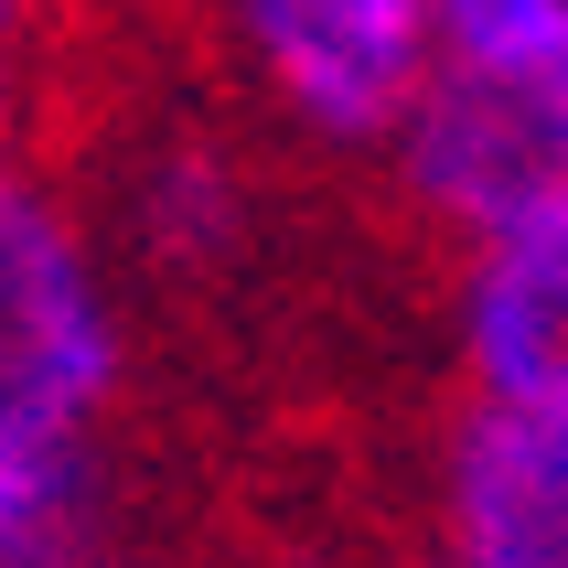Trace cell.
<instances>
[{"instance_id": "6da1fadb", "label": "cell", "mask_w": 568, "mask_h": 568, "mask_svg": "<svg viewBox=\"0 0 568 568\" xmlns=\"http://www.w3.org/2000/svg\"><path fill=\"white\" fill-rule=\"evenodd\" d=\"M129 376L140 312L97 193L0 129V450H108Z\"/></svg>"}, {"instance_id": "7a4b0ae2", "label": "cell", "mask_w": 568, "mask_h": 568, "mask_svg": "<svg viewBox=\"0 0 568 568\" xmlns=\"http://www.w3.org/2000/svg\"><path fill=\"white\" fill-rule=\"evenodd\" d=\"M386 172L418 225L450 247H515L568 225V32L526 43H440V75L418 87L408 129L386 140Z\"/></svg>"}, {"instance_id": "3957f363", "label": "cell", "mask_w": 568, "mask_h": 568, "mask_svg": "<svg viewBox=\"0 0 568 568\" xmlns=\"http://www.w3.org/2000/svg\"><path fill=\"white\" fill-rule=\"evenodd\" d=\"M225 87L333 161H386L440 75V0H193Z\"/></svg>"}, {"instance_id": "277c9868", "label": "cell", "mask_w": 568, "mask_h": 568, "mask_svg": "<svg viewBox=\"0 0 568 568\" xmlns=\"http://www.w3.org/2000/svg\"><path fill=\"white\" fill-rule=\"evenodd\" d=\"M418 568H568V418L462 397L429 450Z\"/></svg>"}, {"instance_id": "5b68a950", "label": "cell", "mask_w": 568, "mask_h": 568, "mask_svg": "<svg viewBox=\"0 0 568 568\" xmlns=\"http://www.w3.org/2000/svg\"><path fill=\"white\" fill-rule=\"evenodd\" d=\"M97 225H108L129 280L225 290L257 257V236H268V183H257V161L225 129L172 119V129H140L119 151V183H108Z\"/></svg>"}, {"instance_id": "8992f818", "label": "cell", "mask_w": 568, "mask_h": 568, "mask_svg": "<svg viewBox=\"0 0 568 568\" xmlns=\"http://www.w3.org/2000/svg\"><path fill=\"white\" fill-rule=\"evenodd\" d=\"M440 322H450L462 397L568 418V225L515 236V247H473L450 268Z\"/></svg>"}, {"instance_id": "52a82bcc", "label": "cell", "mask_w": 568, "mask_h": 568, "mask_svg": "<svg viewBox=\"0 0 568 568\" xmlns=\"http://www.w3.org/2000/svg\"><path fill=\"white\" fill-rule=\"evenodd\" d=\"M108 547L97 450H0V568H87Z\"/></svg>"}, {"instance_id": "ba28073f", "label": "cell", "mask_w": 568, "mask_h": 568, "mask_svg": "<svg viewBox=\"0 0 568 568\" xmlns=\"http://www.w3.org/2000/svg\"><path fill=\"white\" fill-rule=\"evenodd\" d=\"M43 75H54V0H0V129L32 108Z\"/></svg>"}, {"instance_id": "9c48e42d", "label": "cell", "mask_w": 568, "mask_h": 568, "mask_svg": "<svg viewBox=\"0 0 568 568\" xmlns=\"http://www.w3.org/2000/svg\"><path fill=\"white\" fill-rule=\"evenodd\" d=\"M568 32V0H440V43H526Z\"/></svg>"}, {"instance_id": "30bf717a", "label": "cell", "mask_w": 568, "mask_h": 568, "mask_svg": "<svg viewBox=\"0 0 568 568\" xmlns=\"http://www.w3.org/2000/svg\"><path fill=\"white\" fill-rule=\"evenodd\" d=\"M87 568H172V558H140V547H97Z\"/></svg>"}]
</instances>
